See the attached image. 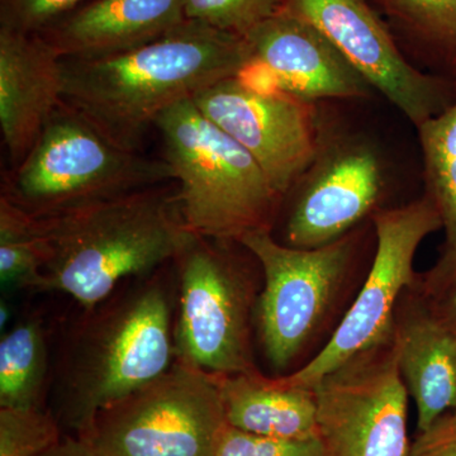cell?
Here are the masks:
<instances>
[{"instance_id":"6da1fadb","label":"cell","mask_w":456,"mask_h":456,"mask_svg":"<svg viewBox=\"0 0 456 456\" xmlns=\"http://www.w3.org/2000/svg\"><path fill=\"white\" fill-rule=\"evenodd\" d=\"M174 263V261H173ZM167 264L82 308L60 342L51 371L62 434L86 436L99 413L160 377L175 362V285Z\"/></svg>"},{"instance_id":"7a4b0ae2","label":"cell","mask_w":456,"mask_h":456,"mask_svg":"<svg viewBox=\"0 0 456 456\" xmlns=\"http://www.w3.org/2000/svg\"><path fill=\"white\" fill-rule=\"evenodd\" d=\"M251 59L245 38L187 20L128 53L62 60V103L117 145L142 152L165 110L236 77Z\"/></svg>"},{"instance_id":"3957f363","label":"cell","mask_w":456,"mask_h":456,"mask_svg":"<svg viewBox=\"0 0 456 456\" xmlns=\"http://www.w3.org/2000/svg\"><path fill=\"white\" fill-rule=\"evenodd\" d=\"M36 220L46 242L41 292L68 294L80 308L173 263L194 236L175 182Z\"/></svg>"},{"instance_id":"277c9868","label":"cell","mask_w":456,"mask_h":456,"mask_svg":"<svg viewBox=\"0 0 456 456\" xmlns=\"http://www.w3.org/2000/svg\"><path fill=\"white\" fill-rule=\"evenodd\" d=\"M356 236L354 230L317 248L281 244L268 230L239 240L263 270L255 326L264 355L277 373L305 367L340 325L362 285Z\"/></svg>"},{"instance_id":"5b68a950","label":"cell","mask_w":456,"mask_h":456,"mask_svg":"<svg viewBox=\"0 0 456 456\" xmlns=\"http://www.w3.org/2000/svg\"><path fill=\"white\" fill-rule=\"evenodd\" d=\"M154 128L191 232L239 241L253 231H272L284 197L253 156L204 117L193 99L165 110Z\"/></svg>"},{"instance_id":"8992f818","label":"cell","mask_w":456,"mask_h":456,"mask_svg":"<svg viewBox=\"0 0 456 456\" xmlns=\"http://www.w3.org/2000/svg\"><path fill=\"white\" fill-rule=\"evenodd\" d=\"M171 182L163 158L123 149L62 103L25 160L8 171L0 196L47 218Z\"/></svg>"},{"instance_id":"52a82bcc","label":"cell","mask_w":456,"mask_h":456,"mask_svg":"<svg viewBox=\"0 0 456 456\" xmlns=\"http://www.w3.org/2000/svg\"><path fill=\"white\" fill-rule=\"evenodd\" d=\"M239 241L196 235L174 260L175 359L211 374H257L254 330L263 289L259 261Z\"/></svg>"},{"instance_id":"ba28073f","label":"cell","mask_w":456,"mask_h":456,"mask_svg":"<svg viewBox=\"0 0 456 456\" xmlns=\"http://www.w3.org/2000/svg\"><path fill=\"white\" fill-rule=\"evenodd\" d=\"M213 374L176 360L99 413L86 437L104 456H217L226 428Z\"/></svg>"},{"instance_id":"9c48e42d","label":"cell","mask_w":456,"mask_h":456,"mask_svg":"<svg viewBox=\"0 0 456 456\" xmlns=\"http://www.w3.org/2000/svg\"><path fill=\"white\" fill-rule=\"evenodd\" d=\"M371 222L374 257L358 293L325 347L305 367L275 377L283 386L314 389L342 362L392 340L399 302L419 279L415 272L417 250L443 224L426 196L395 208L377 209Z\"/></svg>"},{"instance_id":"30bf717a","label":"cell","mask_w":456,"mask_h":456,"mask_svg":"<svg viewBox=\"0 0 456 456\" xmlns=\"http://www.w3.org/2000/svg\"><path fill=\"white\" fill-rule=\"evenodd\" d=\"M326 456H407L408 395L395 338L342 362L314 386Z\"/></svg>"},{"instance_id":"8fae6325","label":"cell","mask_w":456,"mask_h":456,"mask_svg":"<svg viewBox=\"0 0 456 456\" xmlns=\"http://www.w3.org/2000/svg\"><path fill=\"white\" fill-rule=\"evenodd\" d=\"M285 8L317 27L369 86L416 127L454 101L449 82L422 73L402 55L367 0H287Z\"/></svg>"},{"instance_id":"7c38bea8","label":"cell","mask_w":456,"mask_h":456,"mask_svg":"<svg viewBox=\"0 0 456 456\" xmlns=\"http://www.w3.org/2000/svg\"><path fill=\"white\" fill-rule=\"evenodd\" d=\"M204 117L253 156L273 188L287 197L320 151L310 103L285 93L265 94L239 77L213 84L193 97Z\"/></svg>"},{"instance_id":"4fadbf2b","label":"cell","mask_w":456,"mask_h":456,"mask_svg":"<svg viewBox=\"0 0 456 456\" xmlns=\"http://www.w3.org/2000/svg\"><path fill=\"white\" fill-rule=\"evenodd\" d=\"M383 184L379 156L368 143L347 141L325 151L320 147L316 160L294 187L283 244L317 248L349 235L377 211Z\"/></svg>"},{"instance_id":"5bb4252c","label":"cell","mask_w":456,"mask_h":456,"mask_svg":"<svg viewBox=\"0 0 456 456\" xmlns=\"http://www.w3.org/2000/svg\"><path fill=\"white\" fill-rule=\"evenodd\" d=\"M246 41L253 59L272 70L281 90L305 103L368 98L373 90L317 27L289 9L257 27Z\"/></svg>"},{"instance_id":"9a60e30c","label":"cell","mask_w":456,"mask_h":456,"mask_svg":"<svg viewBox=\"0 0 456 456\" xmlns=\"http://www.w3.org/2000/svg\"><path fill=\"white\" fill-rule=\"evenodd\" d=\"M61 104V57L40 35L0 27V128L11 169Z\"/></svg>"},{"instance_id":"2e32d148","label":"cell","mask_w":456,"mask_h":456,"mask_svg":"<svg viewBox=\"0 0 456 456\" xmlns=\"http://www.w3.org/2000/svg\"><path fill=\"white\" fill-rule=\"evenodd\" d=\"M185 20V0H89L40 36L62 60L102 59L151 44Z\"/></svg>"},{"instance_id":"e0dca14e","label":"cell","mask_w":456,"mask_h":456,"mask_svg":"<svg viewBox=\"0 0 456 456\" xmlns=\"http://www.w3.org/2000/svg\"><path fill=\"white\" fill-rule=\"evenodd\" d=\"M416 285L399 302L393 338L421 432L456 410V334L441 322Z\"/></svg>"},{"instance_id":"ac0fdd59","label":"cell","mask_w":456,"mask_h":456,"mask_svg":"<svg viewBox=\"0 0 456 456\" xmlns=\"http://www.w3.org/2000/svg\"><path fill=\"white\" fill-rule=\"evenodd\" d=\"M224 401L227 424L277 439L318 436L314 389L283 386L263 373L213 374Z\"/></svg>"},{"instance_id":"d6986e66","label":"cell","mask_w":456,"mask_h":456,"mask_svg":"<svg viewBox=\"0 0 456 456\" xmlns=\"http://www.w3.org/2000/svg\"><path fill=\"white\" fill-rule=\"evenodd\" d=\"M417 130L424 156L425 196L439 213L445 231L436 265L419 275L417 284L419 292L432 299L456 279V95L445 110Z\"/></svg>"},{"instance_id":"ffe728a7","label":"cell","mask_w":456,"mask_h":456,"mask_svg":"<svg viewBox=\"0 0 456 456\" xmlns=\"http://www.w3.org/2000/svg\"><path fill=\"white\" fill-rule=\"evenodd\" d=\"M51 371L46 327L36 314L25 317L0 340V408H45Z\"/></svg>"},{"instance_id":"44dd1931","label":"cell","mask_w":456,"mask_h":456,"mask_svg":"<svg viewBox=\"0 0 456 456\" xmlns=\"http://www.w3.org/2000/svg\"><path fill=\"white\" fill-rule=\"evenodd\" d=\"M46 242L38 221L0 196V279L41 292Z\"/></svg>"},{"instance_id":"7402d4cb","label":"cell","mask_w":456,"mask_h":456,"mask_svg":"<svg viewBox=\"0 0 456 456\" xmlns=\"http://www.w3.org/2000/svg\"><path fill=\"white\" fill-rule=\"evenodd\" d=\"M443 73L456 77V0H379Z\"/></svg>"},{"instance_id":"603a6c76","label":"cell","mask_w":456,"mask_h":456,"mask_svg":"<svg viewBox=\"0 0 456 456\" xmlns=\"http://www.w3.org/2000/svg\"><path fill=\"white\" fill-rule=\"evenodd\" d=\"M285 5L287 0H185V17L246 40Z\"/></svg>"},{"instance_id":"cb8c5ba5","label":"cell","mask_w":456,"mask_h":456,"mask_svg":"<svg viewBox=\"0 0 456 456\" xmlns=\"http://www.w3.org/2000/svg\"><path fill=\"white\" fill-rule=\"evenodd\" d=\"M62 436L46 408H0V456H36Z\"/></svg>"},{"instance_id":"d4e9b609","label":"cell","mask_w":456,"mask_h":456,"mask_svg":"<svg viewBox=\"0 0 456 456\" xmlns=\"http://www.w3.org/2000/svg\"><path fill=\"white\" fill-rule=\"evenodd\" d=\"M217 456H326L320 437L293 440L261 436L226 425L218 441Z\"/></svg>"},{"instance_id":"484cf974","label":"cell","mask_w":456,"mask_h":456,"mask_svg":"<svg viewBox=\"0 0 456 456\" xmlns=\"http://www.w3.org/2000/svg\"><path fill=\"white\" fill-rule=\"evenodd\" d=\"M89 0H0V27L42 35Z\"/></svg>"},{"instance_id":"4316f807","label":"cell","mask_w":456,"mask_h":456,"mask_svg":"<svg viewBox=\"0 0 456 456\" xmlns=\"http://www.w3.org/2000/svg\"><path fill=\"white\" fill-rule=\"evenodd\" d=\"M407 456H456V410L419 432Z\"/></svg>"},{"instance_id":"83f0119b","label":"cell","mask_w":456,"mask_h":456,"mask_svg":"<svg viewBox=\"0 0 456 456\" xmlns=\"http://www.w3.org/2000/svg\"><path fill=\"white\" fill-rule=\"evenodd\" d=\"M36 456H104L92 440L79 435L62 434L56 443Z\"/></svg>"},{"instance_id":"f1b7e54d","label":"cell","mask_w":456,"mask_h":456,"mask_svg":"<svg viewBox=\"0 0 456 456\" xmlns=\"http://www.w3.org/2000/svg\"><path fill=\"white\" fill-rule=\"evenodd\" d=\"M426 299L441 322L456 334V279L440 296Z\"/></svg>"}]
</instances>
